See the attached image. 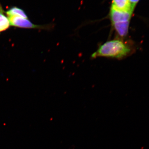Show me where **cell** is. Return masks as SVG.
Listing matches in <instances>:
<instances>
[{
  "label": "cell",
  "instance_id": "6da1fadb",
  "mask_svg": "<svg viewBox=\"0 0 149 149\" xmlns=\"http://www.w3.org/2000/svg\"><path fill=\"white\" fill-rule=\"evenodd\" d=\"M130 47L120 39H114L106 42L99 47L92 54L93 58L106 57L121 59L128 55L131 52Z\"/></svg>",
  "mask_w": 149,
  "mask_h": 149
},
{
  "label": "cell",
  "instance_id": "7a4b0ae2",
  "mask_svg": "<svg viewBox=\"0 0 149 149\" xmlns=\"http://www.w3.org/2000/svg\"><path fill=\"white\" fill-rule=\"evenodd\" d=\"M133 13L120 10L111 7L110 18L113 29L118 36L125 37L128 35L129 24Z\"/></svg>",
  "mask_w": 149,
  "mask_h": 149
},
{
  "label": "cell",
  "instance_id": "3957f363",
  "mask_svg": "<svg viewBox=\"0 0 149 149\" xmlns=\"http://www.w3.org/2000/svg\"><path fill=\"white\" fill-rule=\"evenodd\" d=\"M8 18L10 22V26L19 28L47 29H49V26H47V25H40L33 24L27 19L23 18L18 17L8 16Z\"/></svg>",
  "mask_w": 149,
  "mask_h": 149
},
{
  "label": "cell",
  "instance_id": "277c9868",
  "mask_svg": "<svg viewBox=\"0 0 149 149\" xmlns=\"http://www.w3.org/2000/svg\"><path fill=\"white\" fill-rule=\"evenodd\" d=\"M112 7L119 10L133 13L130 9L128 0H113Z\"/></svg>",
  "mask_w": 149,
  "mask_h": 149
},
{
  "label": "cell",
  "instance_id": "5b68a950",
  "mask_svg": "<svg viewBox=\"0 0 149 149\" xmlns=\"http://www.w3.org/2000/svg\"><path fill=\"white\" fill-rule=\"evenodd\" d=\"M10 26L8 18L5 15L3 10L0 4V33L7 30Z\"/></svg>",
  "mask_w": 149,
  "mask_h": 149
},
{
  "label": "cell",
  "instance_id": "8992f818",
  "mask_svg": "<svg viewBox=\"0 0 149 149\" xmlns=\"http://www.w3.org/2000/svg\"><path fill=\"white\" fill-rule=\"evenodd\" d=\"M6 14L8 16H16L22 18L27 19V16L25 12L18 8L15 7L12 8L6 12Z\"/></svg>",
  "mask_w": 149,
  "mask_h": 149
},
{
  "label": "cell",
  "instance_id": "52a82bcc",
  "mask_svg": "<svg viewBox=\"0 0 149 149\" xmlns=\"http://www.w3.org/2000/svg\"><path fill=\"white\" fill-rule=\"evenodd\" d=\"M128 1H129L130 9L133 12L136 5L137 4L139 0H128Z\"/></svg>",
  "mask_w": 149,
  "mask_h": 149
}]
</instances>
